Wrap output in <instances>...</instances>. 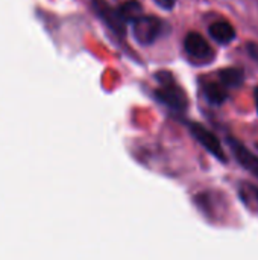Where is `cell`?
<instances>
[{
  "instance_id": "obj_8",
  "label": "cell",
  "mask_w": 258,
  "mask_h": 260,
  "mask_svg": "<svg viewBox=\"0 0 258 260\" xmlns=\"http://www.w3.org/2000/svg\"><path fill=\"white\" fill-rule=\"evenodd\" d=\"M119 12L122 14L123 20H125L126 23H134V21H137L141 15H144V14H143V6H141L140 2H137V0H126L125 3L120 5Z\"/></svg>"
},
{
  "instance_id": "obj_7",
  "label": "cell",
  "mask_w": 258,
  "mask_h": 260,
  "mask_svg": "<svg viewBox=\"0 0 258 260\" xmlns=\"http://www.w3.org/2000/svg\"><path fill=\"white\" fill-rule=\"evenodd\" d=\"M208 32H210L213 40H216L217 43H222V44H228L230 41H233L236 38L234 26L230 21H225V20L214 21L208 27Z\"/></svg>"
},
{
  "instance_id": "obj_2",
  "label": "cell",
  "mask_w": 258,
  "mask_h": 260,
  "mask_svg": "<svg viewBox=\"0 0 258 260\" xmlns=\"http://www.w3.org/2000/svg\"><path fill=\"white\" fill-rule=\"evenodd\" d=\"M132 24H134V38L143 46H149L155 43V40L161 35L163 30V21L155 15H141Z\"/></svg>"
},
{
  "instance_id": "obj_3",
  "label": "cell",
  "mask_w": 258,
  "mask_h": 260,
  "mask_svg": "<svg viewBox=\"0 0 258 260\" xmlns=\"http://www.w3.org/2000/svg\"><path fill=\"white\" fill-rule=\"evenodd\" d=\"M93 8L113 32H116L120 37L126 34V21L119 12V8H113L105 0H93Z\"/></svg>"
},
{
  "instance_id": "obj_1",
  "label": "cell",
  "mask_w": 258,
  "mask_h": 260,
  "mask_svg": "<svg viewBox=\"0 0 258 260\" xmlns=\"http://www.w3.org/2000/svg\"><path fill=\"white\" fill-rule=\"evenodd\" d=\"M157 81L160 87L155 90V96L160 102H163L164 105L176 111H182L184 108H187V102H189L187 94L182 90V87L175 81L172 73L158 72Z\"/></svg>"
},
{
  "instance_id": "obj_5",
  "label": "cell",
  "mask_w": 258,
  "mask_h": 260,
  "mask_svg": "<svg viewBox=\"0 0 258 260\" xmlns=\"http://www.w3.org/2000/svg\"><path fill=\"white\" fill-rule=\"evenodd\" d=\"M228 143L234 152V157L237 158V161L242 165V168H245L248 172H251L255 178H258V157L255 154H252L243 143H240L237 139L234 137H228Z\"/></svg>"
},
{
  "instance_id": "obj_13",
  "label": "cell",
  "mask_w": 258,
  "mask_h": 260,
  "mask_svg": "<svg viewBox=\"0 0 258 260\" xmlns=\"http://www.w3.org/2000/svg\"><path fill=\"white\" fill-rule=\"evenodd\" d=\"M160 8H163V9H172L173 6H175V3H176V0H154Z\"/></svg>"
},
{
  "instance_id": "obj_9",
  "label": "cell",
  "mask_w": 258,
  "mask_h": 260,
  "mask_svg": "<svg viewBox=\"0 0 258 260\" xmlns=\"http://www.w3.org/2000/svg\"><path fill=\"white\" fill-rule=\"evenodd\" d=\"M204 93H205V98L208 99V102L213 105H220L228 98V91L225 90V87L217 82H208L204 87Z\"/></svg>"
},
{
  "instance_id": "obj_10",
  "label": "cell",
  "mask_w": 258,
  "mask_h": 260,
  "mask_svg": "<svg viewBox=\"0 0 258 260\" xmlns=\"http://www.w3.org/2000/svg\"><path fill=\"white\" fill-rule=\"evenodd\" d=\"M219 76H220V81H222L227 87H239V85H242L243 81H245V73H243V70L236 69V67H228V69L220 70Z\"/></svg>"
},
{
  "instance_id": "obj_11",
  "label": "cell",
  "mask_w": 258,
  "mask_h": 260,
  "mask_svg": "<svg viewBox=\"0 0 258 260\" xmlns=\"http://www.w3.org/2000/svg\"><path fill=\"white\" fill-rule=\"evenodd\" d=\"M240 197L242 200H246V198H252V201L257 204L258 207V189L255 186L249 184V183H245L240 189Z\"/></svg>"
},
{
  "instance_id": "obj_4",
  "label": "cell",
  "mask_w": 258,
  "mask_h": 260,
  "mask_svg": "<svg viewBox=\"0 0 258 260\" xmlns=\"http://www.w3.org/2000/svg\"><path fill=\"white\" fill-rule=\"evenodd\" d=\"M190 133H192V136L211 154V155H214L217 160H220V161H224V163H227L228 161V158H227V155H225V151H224V148H222V145H220V142H219V139L211 133V131H208L207 128H204L201 123H190Z\"/></svg>"
},
{
  "instance_id": "obj_14",
  "label": "cell",
  "mask_w": 258,
  "mask_h": 260,
  "mask_svg": "<svg viewBox=\"0 0 258 260\" xmlns=\"http://www.w3.org/2000/svg\"><path fill=\"white\" fill-rule=\"evenodd\" d=\"M254 101H255V108L258 113V87H255V90H254Z\"/></svg>"
},
{
  "instance_id": "obj_12",
  "label": "cell",
  "mask_w": 258,
  "mask_h": 260,
  "mask_svg": "<svg viewBox=\"0 0 258 260\" xmlns=\"http://www.w3.org/2000/svg\"><path fill=\"white\" fill-rule=\"evenodd\" d=\"M246 50H248V55L258 62V44L257 43H249L246 46Z\"/></svg>"
},
{
  "instance_id": "obj_6",
  "label": "cell",
  "mask_w": 258,
  "mask_h": 260,
  "mask_svg": "<svg viewBox=\"0 0 258 260\" xmlns=\"http://www.w3.org/2000/svg\"><path fill=\"white\" fill-rule=\"evenodd\" d=\"M184 47L190 56H195L198 59H205L211 55V47L208 41L196 32L187 34V37L184 38Z\"/></svg>"
}]
</instances>
